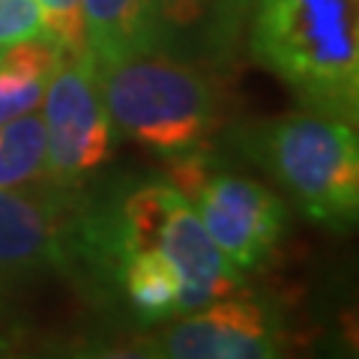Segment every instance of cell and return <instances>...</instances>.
Returning <instances> with one entry per match:
<instances>
[{"instance_id":"6da1fadb","label":"cell","mask_w":359,"mask_h":359,"mask_svg":"<svg viewBox=\"0 0 359 359\" xmlns=\"http://www.w3.org/2000/svg\"><path fill=\"white\" fill-rule=\"evenodd\" d=\"M255 60L318 114L359 117V0H252Z\"/></svg>"},{"instance_id":"7a4b0ae2","label":"cell","mask_w":359,"mask_h":359,"mask_svg":"<svg viewBox=\"0 0 359 359\" xmlns=\"http://www.w3.org/2000/svg\"><path fill=\"white\" fill-rule=\"evenodd\" d=\"M237 147L282 183L314 222L347 228L359 210V144L353 123L285 114L245 123Z\"/></svg>"},{"instance_id":"3957f363","label":"cell","mask_w":359,"mask_h":359,"mask_svg":"<svg viewBox=\"0 0 359 359\" xmlns=\"http://www.w3.org/2000/svg\"><path fill=\"white\" fill-rule=\"evenodd\" d=\"M99 90L111 126L168 159L204 144L219 120L216 84L159 51L99 66Z\"/></svg>"},{"instance_id":"277c9868","label":"cell","mask_w":359,"mask_h":359,"mask_svg":"<svg viewBox=\"0 0 359 359\" xmlns=\"http://www.w3.org/2000/svg\"><path fill=\"white\" fill-rule=\"evenodd\" d=\"M117 249H153L180 282V311H195L237 290V266L219 252L177 186H144L123 207Z\"/></svg>"},{"instance_id":"5b68a950","label":"cell","mask_w":359,"mask_h":359,"mask_svg":"<svg viewBox=\"0 0 359 359\" xmlns=\"http://www.w3.org/2000/svg\"><path fill=\"white\" fill-rule=\"evenodd\" d=\"M174 186L189 198L219 252L237 269H252L276 249L287 210L264 183L216 171L204 156H174Z\"/></svg>"},{"instance_id":"8992f818","label":"cell","mask_w":359,"mask_h":359,"mask_svg":"<svg viewBox=\"0 0 359 359\" xmlns=\"http://www.w3.org/2000/svg\"><path fill=\"white\" fill-rule=\"evenodd\" d=\"M45 180L78 186L111 153V117L99 90V66L90 54H66L42 96Z\"/></svg>"},{"instance_id":"52a82bcc","label":"cell","mask_w":359,"mask_h":359,"mask_svg":"<svg viewBox=\"0 0 359 359\" xmlns=\"http://www.w3.org/2000/svg\"><path fill=\"white\" fill-rule=\"evenodd\" d=\"M195 311L162 335L156 353L174 359H266L278 353L273 323L255 302L222 297Z\"/></svg>"},{"instance_id":"ba28073f","label":"cell","mask_w":359,"mask_h":359,"mask_svg":"<svg viewBox=\"0 0 359 359\" xmlns=\"http://www.w3.org/2000/svg\"><path fill=\"white\" fill-rule=\"evenodd\" d=\"M66 224L60 207L21 189H0V287L60 264Z\"/></svg>"},{"instance_id":"9c48e42d","label":"cell","mask_w":359,"mask_h":359,"mask_svg":"<svg viewBox=\"0 0 359 359\" xmlns=\"http://www.w3.org/2000/svg\"><path fill=\"white\" fill-rule=\"evenodd\" d=\"M84 45L96 66L159 51L162 18L153 0H81Z\"/></svg>"},{"instance_id":"30bf717a","label":"cell","mask_w":359,"mask_h":359,"mask_svg":"<svg viewBox=\"0 0 359 359\" xmlns=\"http://www.w3.org/2000/svg\"><path fill=\"white\" fill-rule=\"evenodd\" d=\"M66 51L54 39H25L6 45L0 57V126L27 111H39L45 87Z\"/></svg>"},{"instance_id":"8fae6325","label":"cell","mask_w":359,"mask_h":359,"mask_svg":"<svg viewBox=\"0 0 359 359\" xmlns=\"http://www.w3.org/2000/svg\"><path fill=\"white\" fill-rule=\"evenodd\" d=\"M120 282L141 318L162 320L180 311V282L171 264L153 249H117Z\"/></svg>"},{"instance_id":"7c38bea8","label":"cell","mask_w":359,"mask_h":359,"mask_svg":"<svg viewBox=\"0 0 359 359\" xmlns=\"http://www.w3.org/2000/svg\"><path fill=\"white\" fill-rule=\"evenodd\" d=\"M45 180V123L27 111L0 126V189H21Z\"/></svg>"},{"instance_id":"4fadbf2b","label":"cell","mask_w":359,"mask_h":359,"mask_svg":"<svg viewBox=\"0 0 359 359\" xmlns=\"http://www.w3.org/2000/svg\"><path fill=\"white\" fill-rule=\"evenodd\" d=\"M42 18L48 25L51 39L60 45L66 54H84V15L81 0H36Z\"/></svg>"},{"instance_id":"5bb4252c","label":"cell","mask_w":359,"mask_h":359,"mask_svg":"<svg viewBox=\"0 0 359 359\" xmlns=\"http://www.w3.org/2000/svg\"><path fill=\"white\" fill-rule=\"evenodd\" d=\"M25 39H51L36 0H0V45Z\"/></svg>"},{"instance_id":"9a60e30c","label":"cell","mask_w":359,"mask_h":359,"mask_svg":"<svg viewBox=\"0 0 359 359\" xmlns=\"http://www.w3.org/2000/svg\"><path fill=\"white\" fill-rule=\"evenodd\" d=\"M153 4H156V13H159L162 25L192 27L198 21H204L212 0H153Z\"/></svg>"},{"instance_id":"2e32d148","label":"cell","mask_w":359,"mask_h":359,"mask_svg":"<svg viewBox=\"0 0 359 359\" xmlns=\"http://www.w3.org/2000/svg\"><path fill=\"white\" fill-rule=\"evenodd\" d=\"M4 51H6V48H4V45H0V57H4Z\"/></svg>"}]
</instances>
